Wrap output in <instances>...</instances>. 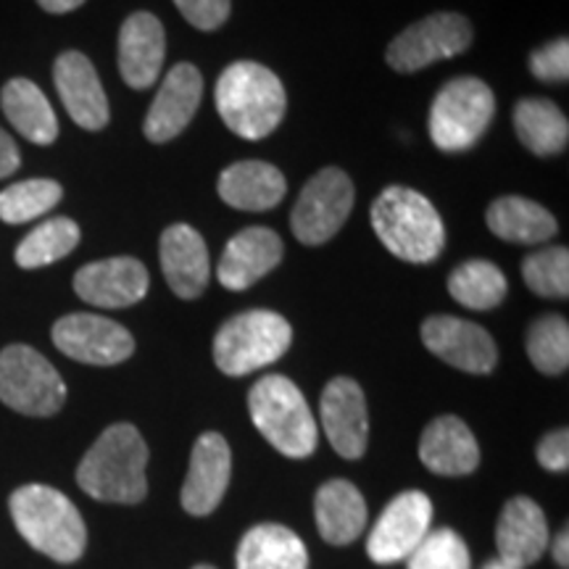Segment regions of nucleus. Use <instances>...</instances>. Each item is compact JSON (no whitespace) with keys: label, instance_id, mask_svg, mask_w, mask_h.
Segmentation results:
<instances>
[{"label":"nucleus","instance_id":"nucleus-1","mask_svg":"<svg viewBox=\"0 0 569 569\" xmlns=\"http://www.w3.org/2000/svg\"><path fill=\"white\" fill-rule=\"evenodd\" d=\"M148 446L138 427L119 422L103 430L77 467V486L96 501L140 503L148 496Z\"/></svg>","mask_w":569,"mask_h":569},{"label":"nucleus","instance_id":"nucleus-2","mask_svg":"<svg viewBox=\"0 0 569 569\" xmlns=\"http://www.w3.org/2000/svg\"><path fill=\"white\" fill-rule=\"evenodd\" d=\"M213 101L222 122L243 140L269 138L288 109L280 77L256 61L230 63L219 74Z\"/></svg>","mask_w":569,"mask_h":569},{"label":"nucleus","instance_id":"nucleus-3","mask_svg":"<svg viewBox=\"0 0 569 569\" xmlns=\"http://www.w3.org/2000/svg\"><path fill=\"white\" fill-rule=\"evenodd\" d=\"M13 525L34 551L46 553L59 565H71L84 553L88 528L61 490L48 486H24L9 498Z\"/></svg>","mask_w":569,"mask_h":569},{"label":"nucleus","instance_id":"nucleus-4","mask_svg":"<svg viewBox=\"0 0 569 569\" xmlns=\"http://www.w3.org/2000/svg\"><path fill=\"white\" fill-rule=\"evenodd\" d=\"M372 227L382 246L409 264H430L446 246V227L436 206L417 190L393 184L372 203Z\"/></svg>","mask_w":569,"mask_h":569},{"label":"nucleus","instance_id":"nucleus-5","mask_svg":"<svg viewBox=\"0 0 569 569\" xmlns=\"http://www.w3.org/2000/svg\"><path fill=\"white\" fill-rule=\"evenodd\" d=\"M248 411L256 430L282 457L306 459L317 451L319 430L301 388L282 375H267L248 393Z\"/></svg>","mask_w":569,"mask_h":569},{"label":"nucleus","instance_id":"nucleus-6","mask_svg":"<svg viewBox=\"0 0 569 569\" xmlns=\"http://www.w3.org/2000/svg\"><path fill=\"white\" fill-rule=\"evenodd\" d=\"M293 340L290 322L269 309H253L227 319L213 338V361L230 377L251 375L282 359Z\"/></svg>","mask_w":569,"mask_h":569},{"label":"nucleus","instance_id":"nucleus-7","mask_svg":"<svg viewBox=\"0 0 569 569\" xmlns=\"http://www.w3.org/2000/svg\"><path fill=\"white\" fill-rule=\"evenodd\" d=\"M496 117V96L478 77H457L440 88L430 106V138L440 151L461 153L475 148Z\"/></svg>","mask_w":569,"mask_h":569},{"label":"nucleus","instance_id":"nucleus-8","mask_svg":"<svg viewBox=\"0 0 569 569\" xmlns=\"http://www.w3.org/2000/svg\"><path fill=\"white\" fill-rule=\"evenodd\" d=\"M0 401L27 417H53L67 403V386L46 356L30 346L0 351Z\"/></svg>","mask_w":569,"mask_h":569},{"label":"nucleus","instance_id":"nucleus-9","mask_svg":"<svg viewBox=\"0 0 569 569\" xmlns=\"http://www.w3.org/2000/svg\"><path fill=\"white\" fill-rule=\"evenodd\" d=\"M475 32L467 17L438 11L415 21L388 46L386 61L398 74H415L436 61L453 59L472 46Z\"/></svg>","mask_w":569,"mask_h":569},{"label":"nucleus","instance_id":"nucleus-10","mask_svg":"<svg viewBox=\"0 0 569 569\" xmlns=\"http://www.w3.org/2000/svg\"><path fill=\"white\" fill-rule=\"evenodd\" d=\"M353 182L343 169L327 167L306 182L290 213V227L303 246H322L336 238L353 209Z\"/></svg>","mask_w":569,"mask_h":569},{"label":"nucleus","instance_id":"nucleus-11","mask_svg":"<svg viewBox=\"0 0 569 569\" xmlns=\"http://www.w3.org/2000/svg\"><path fill=\"white\" fill-rule=\"evenodd\" d=\"M432 528V501L422 490L396 496L369 532L367 557L377 565H396L422 543Z\"/></svg>","mask_w":569,"mask_h":569},{"label":"nucleus","instance_id":"nucleus-12","mask_svg":"<svg viewBox=\"0 0 569 569\" xmlns=\"http://www.w3.org/2000/svg\"><path fill=\"white\" fill-rule=\"evenodd\" d=\"M51 338L63 356L92 367L122 365L134 353L130 330L98 315L61 317Z\"/></svg>","mask_w":569,"mask_h":569},{"label":"nucleus","instance_id":"nucleus-13","mask_svg":"<svg viewBox=\"0 0 569 569\" xmlns=\"http://www.w3.org/2000/svg\"><path fill=\"white\" fill-rule=\"evenodd\" d=\"M422 340L446 365L469 375H488L498 365V348L486 327L459 317H430L422 325Z\"/></svg>","mask_w":569,"mask_h":569},{"label":"nucleus","instance_id":"nucleus-14","mask_svg":"<svg viewBox=\"0 0 569 569\" xmlns=\"http://www.w3.org/2000/svg\"><path fill=\"white\" fill-rule=\"evenodd\" d=\"M322 427L327 440L343 459H361L369 440V417L365 390L351 377H336L322 390Z\"/></svg>","mask_w":569,"mask_h":569},{"label":"nucleus","instance_id":"nucleus-15","mask_svg":"<svg viewBox=\"0 0 569 569\" xmlns=\"http://www.w3.org/2000/svg\"><path fill=\"white\" fill-rule=\"evenodd\" d=\"M203 98V77L193 63H177L169 69L148 109L142 132L151 142H169L193 122Z\"/></svg>","mask_w":569,"mask_h":569},{"label":"nucleus","instance_id":"nucleus-16","mask_svg":"<svg viewBox=\"0 0 569 569\" xmlns=\"http://www.w3.org/2000/svg\"><path fill=\"white\" fill-rule=\"evenodd\" d=\"M151 288V274L130 256L84 264L74 274V290L84 303L101 309H127L142 301Z\"/></svg>","mask_w":569,"mask_h":569},{"label":"nucleus","instance_id":"nucleus-17","mask_svg":"<svg viewBox=\"0 0 569 569\" xmlns=\"http://www.w3.org/2000/svg\"><path fill=\"white\" fill-rule=\"evenodd\" d=\"M232 453L219 432H203L190 453V469L182 486V507L188 515L206 517L222 503L230 486Z\"/></svg>","mask_w":569,"mask_h":569},{"label":"nucleus","instance_id":"nucleus-18","mask_svg":"<svg viewBox=\"0 0 569 569\" xmlns=\"http://www.w3.org/2000/svg\"><path fill=\"white\" fill-rule=\"evenodd\" d=\"M53 82L74 124L90 132L109 124V98L88 56L80 51L61 53L53 63Z\"/></svg>","mask_w":569,"mask_h":569},{"label":"nucleus","instance_id":"nucleus-19","mask_svg":"<svg viewBox=\"0 0 569 569\" xmlns=\"http://www.w3.org/2000/svg\"><path fill=\"white\" fill-rule=\"evenodd\" d=\"M167 56V34L159 17L148 11H134L119 30V71L122 80L134 90L156 84Z\"/></svg>","mask_w":569,"mask_h":569},{"label":"nucleus","instance_id":"nucleus-20","mask_svg":"<svg viewBox=\"0 0 569 569\" xmlns=\"http://www.w3.org/2000/svg\"><path fill=\"white\" fill-rule=\"evenodd\" d=\"M159 256L161 272L174 296L188 298V301L203 296V290L209 288L211 264L209 248H206L201 232L182 222L169 224L161 234Z\"/></svg>","mask_w":569,"mask_h":569},{"label":"nucleus","instance_id":"nucleus-21","mask_svg":"<svg viewBox=\"0 0 569 569\" xmlns=\"http://www.w3.org/2000/svg\"><path fill=\"white\" fill-rule=\"evenodd\" d=\"M282 253L284 246L274 230H269V227H248V230L238 232L227 243L222 261L217 267L219 282H222V288L234 290V293L248 290L280 264Z\"/></svg>","mask_w":569,"mask_h":569},{"label":"nucleus","instance_id":"nucleus-22","mask_svg":"<svg viewBox=\"0 0 569 569\" xmlns=\"http://www.w3.org/2000/svg\"><path fill=\"white\" fill-rule=\"evenodd\" d=\"M498 559L509 567L525 569L549 549V525L543 509L528 496H517L503 507L496 525Z\"/></svg>","mask_w":569,"mask_h":569},{"label":"nucleus","instance_id":"nucleus-23","mask_svg":"<svg viewBox=\"0 0 569 569\" xmlns=\"http://www.w3.org/2000/svg\"><path fill=\"white\" fill-rule=\"evenodd\" d=\"M419 459L430 472L443 478L472 475L480 465V446L465 419L446 415L432 419L419 440Z\"/></svg>","mask_w":569,"mask_h":569},{"label":"nucleus","instance_id":"nucleus-24","mask_svg":"<svg viewBox=\"0 0 569 569\" xmlns=\"http://www.w3.org/2000/svg\"><path fill=\"white\" fill-rule=\"evenodd\" d=\"M288 182L280 169L267 161H234L219 174L217 193L238 211H269L284 198Z\"/></svg>","mask_w":569,"mask_h":569},{"label":"nucleus","instance_id":"nucleus-25","mask_svg":"<svg viewBox=\"0 0 569 569\" xmlns=\"http://www.w3.org/2000/svg\"><path fill=\"white\" fill-rule=\"evenodd\" d=\"M317 528L327 543L348 546L367 528V503L361 490L348 480H330L315 498Z\"/></svg>","mask_w":569,"mask_h":569},{"label":"nucleus","instance_id":"nucleus-26","mask_svg":"<svg viewBox=\"0 0 569 569\" xmlns=\"http://www.w3.org/2000/svg\"><path fill=\"white\" fill-rule=\"evenodd\" d=\"M488 230L496 238L517 246H538L557 234L559 224L553 213L530 198L503 196L488 206Z\"/></svg>","mask_w":569,"mask_h":569},{"label":"nucleus","instance_id":"nucleus-27","mask_svg":"<svg viewBox=\"0 0 569 569\" xmlns=\"http://www.w3.org/2000/svg\"><path fill=\"white\" fill-rule=\"evenodd\" d=\"M0 106H3L6 119L13 124V130L34 146H51L59 138V119H56L51 101L38 84L24 77L6 82L0 92Z\"/></svg>","mask_w":569,"mask_h":569},{"label":"nucleus","instance_id":"nucleus-28","mask_svg":"<svg viewBox=\"0 0 569 569\" xmlns=\"http://www.w3.org/2000/svg\"><path fill=\"white\" fill-rule=\"evenodd\" d=\"M238 569H309V551L282 525H256L238 546Z\"/></svg>","mask_w":569,"mask_h":569},{"label":"nucleus","instance_id":"nucleus-29","mask_svg":"<svg viewBox=\"0 0 569 569\" xmlns=\"http://www.w3.org/2000/svg\"><path fill=\"white\" fill-rule=\"evenodd\" d=\"M515 130L530 153L557 156L567 151L569 122L549 98H522L515 106Z\"/></svg>","mask_w":569,"mask_h":569},{"label":"nucleus","instance_id":"nucleus-30","mask_svg":"<svg viewBox=\"0 0 569 569\" xmlns=\"http://www.w3.org/2000/svg\"><path fill=\"white\" fill-rule=\"evenodd\" d=\"M448 293L465 309L490 311L509 293V282L493 261H465L448 277Z\"/></svg>","mask_w":569,"mask_h":569},{"label":"nucleus","instance_id":"nucleus-31","mask_svg":"<svg viewBox=\"0 0 569 569\" xmlns=\"http://www.w3.org/2000/svg\"><path fill=\"white\" fill-rule=\"evenodd\" d=\"M80 246V227L67 217H56L42 222L27 234L17 248V264L21 269H40L61 261Z\"/></svg>","mask_w":569,"mask_h":569},{"label":"nucleus","instance_id":"nucleus-32","mask_svg":"<svg viewBox=\"0 0 569 569\" xmlns=\"http://www.w3.org/2000/svg\"><path fill=\"white\" fill-rule=\"evenodd\" d=\"M63 190L53 180H24L0 193V219L6 224H24L42 217L61 201Z\"/></svg>","mask_w":569,"mask_h":569},{"label":"nucleus","instance_id":"nucleus-33","mask_svg":"<svg viewBox=\"0 0 569 569\" xmlns=\"http://www.w3.org/2000/svg\"><path fill=\"white\" fill-rule=\"evenodd\" d=\"M528 356L543 375H561L569 367V325L565 317L549 315L530 325Z\"/></svg>","mask_w":569,"mask_h":569},{"label":"nucleus","instance_id":"nucleus-34","mask_svg":"<svg viewBox=\"0 0 569 569\" xmlns=\"http://www.w3.org/2000/svg\"><path fill=\"white\" fill-rule=\"evenodd\" d=\"M522 277L528 288L540 298L569 296V251L565 246H551L530 253L522 261Z\"/></svg>","mask_w":569,"mask_h":569},{"label":"nucleus","instance_id":"nucleus-35","mask_svg":"<svg viewBox=\"0 0 569 569\" xmlns=\"http://www.w3.org/2000/svg\"><path fill=\"white\" fill-rule=\"evenodd\" d=\"M407 561V569H472L465 538L448 528L427 532Z\"/></svg>","mask_w":569,"mask_h":569},{"label":"nucleus","instance_id":"nucleus-36","mask_svg":"<svg viewBox=\"0 0 569 569\" xmlns=\"http://www.w3.org/2000/svg\"><path fill=\"white\" fill-rule=\"evenodd\" d=\"M530 71L540 82L559 84L569 80V40L557 38L530 53Z\"/></svg>","mask_w":569,"mask_h":569},{"label":"nucleus","instance_id":"nucleus-37","mask_svg":"<svg viewBox=\"0 0 569 569\" xmlns=\"http://www.w3.org/2000/svg\"><path fill=\"white\" fill-rule=\"evenodd\" d=\"M172 3L201 32L219 30L232 11V0H172Z\"/></svg>","mask_w":569,"mask_h":569},{"label":"nucleus","instance_id":"nucleus-38","mask_svg":"<svg viewBox=\"0 0 569 569\" xmlns=\"http://www.w3.org/2000/svg\"><path fill=\"white\" fill-rule=\"evenodd\" d=\"M538 465L549 472H567L569 467V432L561 427V430H553L540 440L536 448Z\"/></svg>","mask_w":569,"mask_h":569},{"label":"nucleus","instance_id":"nucleus-39","mask_svg":"<svg viewBox=\"0 0 569 569\" xmlns=\"http://www.w3.org/2000/svg\"><path fill=\"white\" fill-rule=\"evenodd\" d=\"M19 163H21V156H19L17 142H13L9 134L0 130V180H6V177H11L13 172H17Z\"/></svg>","mask_w":569,"mask_h":569},{"label":"nucleus","instance_id":"nucleus-40","mask_svg":"<svg viewBox=\"0 0 569 569\" xmlns=\"http://www.w3.org/2000/svg\"><path fill=\"white\" fill-rule=\"evenodd\" d=\"M551 553H553V561H557L561 569H567V565H569V532H567V528L559 532L557 540H553Z\"/></svg>","mask_w":569,"mask_h":569},{"label":"nucleus","instance_id":"nucleus-41","mask_svg":"<svg viewBox=\"0 0 569 569\" xmlns=\"http://www.w3.org/2000/svg\"><path fill=\"white\" fill-rule=\"evenodd\" d=\"M84 0H38V6L48 13H69L80 9Z\"/></svg>","mask_w":569,"mask_h":569},{"label":"nucleus","instance_id":"nucleus-42","mask_svg":"<svg viewBox=\"0 0 569 569\" xmlns=\"http://www.w3.org/2000/svg\"><path fill=\"white\" fill-rule=\"evenodd\" d=\"M482 569H515V567H509L507 561H501V559H493V561H488V565Z\"/></svg>","mask_w":569,"mask_h":569},{"label":"nucleus","instance_id":"nucleus-43","mask_svg":"<svg viewBox=\"0 0 569 569\" xmlns=\"http://www.w3.org/2000/svg\"><path fill=\"white\" fill-rule=\"evenodd\" d=\"M193 569H213L211 565H198V567H193Z\"/></svg>","mask_w":569,"mask_h":569}]
</instances>
